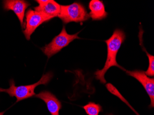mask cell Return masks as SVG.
<instances>
[{"instance_id": "cell-12", "label": "cell", "mask_w": 154, "mask_h": 115, "mask_svg": "<svg viewBox=\"0 0 154 115\" xmlns=\"http://www.w3.org/2000/svg\"><path fill=\"white\" fill-rule=\"evenodd\" d=\"M143 51L146 52V55L149 59V67L145 73L148 77H154V56L149 54L143 46H142Z\"/></svg>"}, {"instance_id": "cell-5", "label": "cell", "mask_w": 154, "mask_h": 115, "mask_svg": "<svg viewBox=\"0 0 154 115\" xmlns=\"http://www.w3.org/2000/svg\"><path fill=\"white\" fill-rule=\"evenodd\" d=\"M26 24L23 33L27 40H30L32 35L37 28L44 22L50 20L47 17L35 10L30 9L26 14Z\"/></svg>"}, {"instance_id": "cell-4", "label": "cell", "mask_w": 154, "mask_h": 115, "mask_svg": "<svg viewBox=\"0 0 154 115\" xmlns=\"http://www.w3.org/2000/svg\"><path fill=\"white\" fill-rule=\"evenodd\" d=\"M70 35L67 33L65 26L62 28L60 33L54 38L50 44L42 47L41 50L48 58L49 59L54 54L59 52L61 49L67 46L74 40L80 39L78 36L79 33Z\"/></svg>"}, {"instance_id": "cell-6", "label": "cell", "mask_w": 154, "mask_h": 115, "mask_svg": "<svg viewBox=\"0 0 154 115\" xmlns=\"http://www.w3.org/2000/svg\"><path fill=\"white\" fill-rule=\"evenodd\" d=\"M126 73L128 76L135 78L140 83L148 95L150 99V108L154 107V79L147 76L145 71L142 70H135L134 71H127Z\"/></svg>"}, {"instance_id": "cell-11", "label": "cell", "mask_w": 154, "mask_h": 115, "mask_svg": "<svg viewBox=\"0 0 154 115\" xmlns=\"http://www.w3.org/2000/svg\"><path fill=\"white\" fill-rule=\"evenodd\" d=\"M83 108L88 115H99V113L103 111L100 104L93 102H90L86 105H84Z\"/></svg>"}, {"instance_id": "cell-7", "label": "cell", "mask_w": 154, "mask_h": 115, "mask_svg": "<svg viewBox=\"0 0 154 115\" xmlns=\"http://www.w3.org/2000/svg\"><path fill=\"white\" fill-rule=\"evenodd\" d=\"M38 6L34 7V10L48 18L50 20L57 17L60 11V5L54 0H38Z\"/></svg>"}, {"instance_id": "cell-13", "label": "cell", "mask_w": 154, "mask_h": 115, "mask_svg": "<svg viewBox=\"0 0 154 115\" xmlns=\"http://www.w3.org/2000/svg\"><path fill=\"white\" fill-rule=\"evenodd\" d=\"M5 113V111H2V112H0V115H3V114Z\"/></svg>"}, {"instance_id": "cell-2", "label": "cell", "mask_w": 154, "mask_h": 115, "mask_svg": "<svg viewBox=\"0 0 154 115\" xmlns=\"http://www.w3.org/2000/svg\"><path fill=\"white\" fill-rule=\"evenodd\" d=\"M53 77V74L51 72H48L43 75L40 79L35 83L28 85L16 86L15 82L13 79L9 81L10 87L8 89L0 88V92H5L8 93L11 97H15L17 98L16 102L27 99L35 95L34 91L36 87L40 85H47Z\"/></svg>"}, {"instance_id": "cell-1", "label": "cell", "mask_w": 154, "mask_h": 115, "mask_svg": "<svg viewBox=\"0 0 154 115\" xmlns=\"http://www.w3.org/2000/svg\"><path fill=\"white\" fill-rule=\"evenodd\" d=\"M125 33L122 30L116 29L115 30L111 37L105 42L107 44V57L106 62L102 70H97L94 75L97 80H99L102 83H106L105 74L109 68L113 66L118 67L122 70L126 71L123 67L119 65L116 61L117 54L121 46L125 39Z\"/></svg>"}, {"instance_id": "cell-9", "label": "cell", "mask_w": 154, "mask_h": 115, "mask_svg": "<svg viewBox=\"0 0 154 115\" xmlns=\"http://www.w3.org/2000/svg\"><path fill=\"white\" fill-rule=\"evenodd\" d=\"M35 97L43 100L46 104L48 110L51 115H59V111L62 108L60 101L54 94L48 91H43Z\"/></svg>"}, {"instance_id": "cell-10", "label": "cell", "mask_w": 154, "mask_h": 115, "mask_svg": "<svg viewBox=\"0 0 154 115\" xmlns=\"http://www.w3.org/2000/svg\"><path fill=\"white\" fill-rule=\"evenodd\" d=\"M90 10L89 16L93 20H101L108 16V13L105 11L104 5L100 0H91L89 2Z\"/></svg>"}, {"instance_id": "cell-3", "label": "cell", "mask_w": 154, "mask_h": 115, "mask_svg": "<svg viewBox=\"0 0 154 115\" xmlns=\"http://www.w3.org/2000/svg\"><path fill=\"white\" fill-rule=\"evenodd\" d=\"M57 17L65 24L72 22H84L90 18L85 7L79 2L60 5V11Z\"/></svg>"}, {"instance_id": "cell-8", "label": "cell", "mask_w": 154, "mask_h": 115, "mask_svg": "<svg viewBox=\"0 0 154 115\" xmlns=\"http://www.w3.org/2000/svg\"><path fill=\"white\" fill-rule=\"evenodd\" d=\"M30 4L24 0H5L3 7L6 11L12 10L15 13L20 20L21 26L24 28V19L25 11Z\"/></svg>"}, {"instance_id": "cell-14", "label": "cell", "mask_w": 154, "mask_h": 115, "mask_svg": "<svg viewBox=\"0 0 154 115\" xmlns=\"http://www.w3.org/2000/svg\"><path fill=\"white\" fill-rule=\"evenodd\" d=\"M113 115V114H109V115Z\"/></svg>"}]
</instances>
